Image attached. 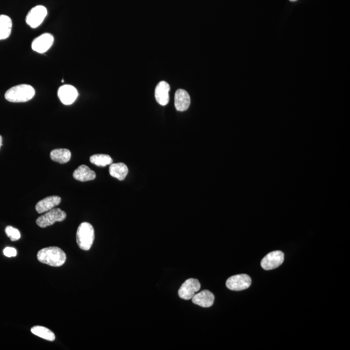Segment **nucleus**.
<instances>
[{
	"label": "nucleus",
	"mask_w": 350,
	"mask_h": 350,
	"mask_svg": "<svg viewBox=\"0 0 350 350\" xmlns=\"http://www.w3.org/2000/svg\"><path fill=\"white\" fill-rule=\"evenodd\" d=\"M3 254L5 256L8 257V258H12V257H15L17 255V251L15 248L12 247H6L5 249L3 250Z\"/></svg>",
	"instance_id": "22"
},
{
	"label": "nucleus",
	"mask_w": 350,
	"mask_h": 350,
	"mask_svg": "<svg viewBox=\"0 0 350 350\" xmlns=\"http://www.w3.org/2000/svg\"><path fill=\"white\" fill-rule=\"evenodd\" d=\"M12 22L10 17L0 15V40L7 39L11 33Z\"/></svg>",
	"instance_id": "17"
},
{
	"label": "nucleus",
	"mask_w": 350,
	"mask_h": 350,
	"mask_svg": "<svg viewBox=\"0 0 350 350\" xmlns=\"http://www.w3.org/2000/svg\"><path fill=\"white\" fill-rule=\"evenodd\" d=\"M48 11L45 7L42 5H37L31 8L26 16L27 24L31 28H37L43 22L44 19L47 16Z\"/></svg>",
	"instance_id": "5"
},
{
	"label": "nucleus",
	"mask_w": 350,
	"mask_h": 350,
	"mask_svg": "<svg viewBox=\"0 0 350 350\" xmlns=\"http://www.w3.org/2000/svg\"><path fill=\"white\" fill-rule=\"evenodd\" d=\"M35 90L29 84H19L10 88L5 92L6 100L11 103H24L32 100Z\"/></svg>",
	"instance_id": "2"
},
{
	"label": "nucleus",
	"mask_w": 350,
	"mask_h": 350,
	"mask_svg": "<svg viewBox=\"0 0 350 350\" xmlns=\"http://www.w3.org/2000/svg\"><path fill=\"white\" fill-rule=\"evenodd\" d=\"M193 303L202 307H210L214 304L215 296L210 291L204 290L194 295L191 299Z\"/></svg>",
	"instance_id": "11"
},
{
	"label": "nucleus",
	"mask_w": 350,
	"mask_h": 350,
	"mask_svg": "<svg viewBox=\"0 0 350 350\" xmlns=\"http://www.w3.org/2000/svg\"><path fill=\"white\" fill-rule=\"evenodd\" d=\"M170 86L165 81H162L158 84L155 90V98L157 102L162 106H166L170 101Z\"/></svg>",
	"instance_id": "14"
},
{
	"label": "nucleus",
	"mask_w": 350,
	"mask_h": 350,
	"mask_svg": "<svg viewBox=\"0 0 350 350\" xmlns=\"http://www.w3.org/2000/svg\"><path fill=\"white\" fill-rule=\"evenodd\" d=\"M109 173L112 176L119 180H123L128 175V170L125 164H112L110 166Z\"/></svg>",
	"instance_id": "16"
},
{
	"label": "nucleus",
	"mask_w": 350,
	"mask_h": 350,
	"mask_svg": "<svg viewBox=\"0 0 350 350\" xmlns=\"http://www.w3.org/2000/svg\"><path fill=\"white\" fill-rule=\"evenodd\" d=\"M61 199L58 196H51L40 200L36 205V210L39 214L48 212L60 203Z\"/></svg>",
	"instance_id": "12"
},
{
	"label": "nucleus",
	"mask_w": 350,
	"mask_h": 350,
	"mask_svg": "<svg viewBox=\"0 0 350 350\" xmlns=\"http://www.w3.org/2000/svg\"><path fill=\"white\" fill-rule=\"evenodd\" d=\"M54 42V37L52 34L44 33L34 40L31 47L35 52L44 54L50 49Z\"/></svg>",
	"instance_id": "9"
},
{
	"label": "nucleus",
	"mask_w": 350,
	"mask_h": 350,
	"mask_svg": "<svg viewBox=\"0 0 350 350\" xmlns=\"http://www.w3.org/2000/svg\"><path fill=\"white\" fill-rule=\"evenodd\" d=\"M90 160L91 163L97 166H100V167H105V166L113 164V159L110 156L101 155V154L92 156Z\"/></svg>",
	"instance_id": "20"
},
{
	"label": "nucleus",
	"mask_w": 350,
	"mask_h": 350,
	"mask_svg": "<svg viewBox=\"0 0 350 350\" xmlns=\"http://www.w3.org/2000/svg\"><path fill=\"white\" fill-rule=\"evenodd\" d=\"M95 238L94 227L88 223H83L79 225L76 235V241L81 250H89L91 248Z\"/></svg>",
	"instance_id": "3"
},
{
	"label": "nucleus",
	"mask_w": 350,
	"mask_h": 350,
	"mask_svg": "<svg viewBox=\"0 0 350 350\" xmlns=\"http://www.w3.org/2000/svg\"><path fill=\"white\" fill-rule=\"evenodd\" d=\"M251 283H252V280L250 276L242 274V275L231 276L227 280L226 286L229 290L239 292V291L245 290L249 288Z\"/></svg>",
	"instance_id": "6"
},
{
	"label": "nucleus",
	"mask_w": 350,
	"mask_h": 350,
	"mask_svg": "<svg viewBox=\"0 0 350 350\" xmlns=\"http://www.w3.org/2000/svg\"><path fill=\"white\" fill-rule=\"evenodd\" d=\"M73 176L75 180L81 182H87V181L94 180L96 175L94 171L90 170L88 166L82 165L74 171Z\"/></svg>",
	"instance_id": "15"
},
{
	"label": "nucleus",
	"mask_w": 350,
	"mask_h": 350,
	"mask_svg": "<svg viewBox=\"0 0 350 350\" xmlns=\"http://www.w3.org/2000/svg\"><path fill=\"white\" fill-rule=\"evenodd\" d=\"M191 103L190 96L185 90L179 89L175 93V106L178 111H185Z\"/></svg>",
	"instance_id": "13"
},
{
	"label": "nucleus",
	"mask_w": 350,
	"mask_h": 350,
	"mask_svg": "<svg viewBox=\"0 0 350 350\" xmlns=\"http://www.w3.org/2000/svg\"><path fill=\"white\" fill-rule=\"evenodd\" d=\"M66 217V214L60 208H54L46 212L36 221L39 227L46 228L52 226L56 222H62Z\"/></svg>",
	"instance_id": "4"
},
{
	"label": "nucleus",
	"mask_w": 350,
	"mask_h": 350,
	"mask_svg": "<svg viewBox=\"0 0 350 350\" xmlns=\"http://www.w3.org/2000/svg\"><path fill=\"white\" fill-rule=\"evenodd\" d=\"M77 90L72 85L65 84L59 88L58 96L59 100L65 105L73 104L78 97Z\"/></svg>",
	"instance_id": "10"
},
{
	"label": "nucleus",
	"mask_w": 350,
	"mask_h": 350,
	"mask_svg": "<svg viewBox=\"0 0 350 350\" xmlns=\"http://www.w3.org/2000/svg\"><path fill=\"white\" fill-rule=\"evenodd\" d=\"M284 254L282 251L276 250L270 252L261 260V265L266 271L276 269L283 263Z\"/></svg>",
	"instance_id": "8"
},
{
	"label": "nucleus",
	"mask_w": 350,
	"mask_h": 350,
	"mask_svg": "<svg viewBox=\"0 0 350 350\" xmlns=\"http://www.w3.org/2000/svg\"><path fill=\"white\" fill-rule=\"evenodd\" d=\"M32 334L37 336L41 337L42 339L49 341H54L56 340V335L49 329L43 326H34L31 328Z\"/></svg>",
	"instance_id": "19"
},
{
	"label": "nucleus",
	"mask_w": 350,
	"mask_h": 350,
	"mask_svg": "<svg viewBox=\"0 0 350 350\" xmlns=\"http://www.w3.org/2000/svg\"><path fill=\"white\" fill-rule=\"evenodd\" d=\"M5 233L12 241H16L21 237L20 232L15 228L8 226L5 229Z\"/></svg>",
	"instance_id": "21"
},
{
	"label": "nucleus",
	"mask_w": 350,
	"mask_h": 350,
	"mask_svg": "<svg viewBox=\"0 0 350 350\" xmlns=\"http://www.w3.org/2000/svg\"><path fill=\"white\" fill-rule=\"evenodd\" d=\"M2 146V137L1 135H0V148H1V147Z\"/></svg>",
	"instance_id": "23"
},
{
	"label": "nucleus",
	"mask_w": 350,
	"mask_h": 350,
	"mask_svg": "<svg viewBox=\"0 0 350 350\" xmlns=\"http://www.w3.org/2000/svg\"><path fill=\"white\" fill-rule=\"evenodd\" d=\"M38 260L44 264L52 267H60L66 261V255L64 251L57 246L42 248L38 252Z\"/></svg>",
	"instance_id": "1"
},
{
	"label": "nucleus",
	"mask_w": 350,
	"mask_h": 350,
	"mask_svg": "<svg viewBox=\"0 0 350 350\" xmlns=\"http://www.w3.org/2000/svg\"><path fill=\"white\" fill-rule=\"evenodd\" d=\"M50 157L53 161L60 164H66L70 160L71 154L68 149H57L51 152Z\"/></svg>",
	"instance_id": "18"
},
{
	"label": "nucleus",
	"mask_w": 350,
	"mask_h": 350,
	"mask_svg": "<svg viewBox=\"0 0 350 350\" xmlns=\"http://www.w3.org/2000/svg\"><path fill=\"white\" fill-rule=\"evenodd\" d=\"M200 289L199 280L190 278L187 280L179 289L178 296L183 300H191Z\"/></svg>",
	"instance_id": "7"
},
{
	"label": "nucleus",
	"mask_w": 350,
	"mask_h": 350,
	"mask_svg": "<svg viewBox=\"0 0 350 350\" xmlns=\"http://www.w3.org/2000/svg\"><path fill=\"white\" fill-rule=\"evenodd\" d=\"M291 1H296L297 0H290Z\"/></svg>",
	"instance_id": "24"
}]
</instances>
